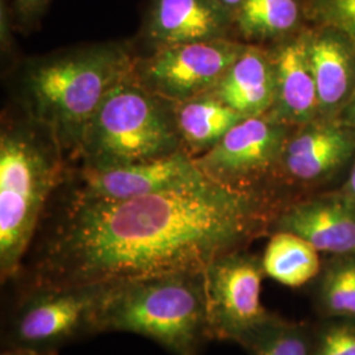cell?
<instances>
[{"label": "cell", "mask_w": 355, "mask_h": 355, "mask_svg": "<svg viewBox=\"0 0 355 355\" xmlns=\"http://www.w3.org/2000/svg\"><path fill=\"white\" fill-rule=\"evenodd\" d=\"M272 216L265 193L212 180L121 202L83 200L57 187L12 282L20 291L203 272L243 249Z\"/></svg>", "instance_id": "cell-1"}, {"label": "cell", "mask_w": 355, "mask_h": 355, "mask_svg": "<svg viewBox=\"0 0 355 355\" xmlns=\"http://www.w3.org/2000/svg\"><path fill=\"white\" fill-rule=\"evenodd\" d=\"M135 58L125 42H99L54 53L26 66V114L46 128L67 165L104 98L130 76Z\"/></svg>", "instance_id": "cell-2"}, {"label": "cell", "mask_w": 355, "mask_h": 355, "mask_svg": "<svg viewBox=\"0 0 355 355\" xmlns=\"http://www.w3.org/2000/svg\"><path fill=\"white\" fill-rule=\"evenodd\" d=\"M67 162L51 132L28 114L0 133V277L12 282Z\"/></svg>", "instance_id": "cell-3"}, {"label": "cell", "mask_w": 355, "mask_h": 355, "mask_svg": "<svg viewBox=\"0 0 355 355\" xmlns=\"http://www.w3.org/2000/svg\"><path fill=\"white\" fill-rule=\"evenodd\" d=\"M148 337L173 355H199L209 341L203 272H178L110 284L99 333Z\"/></svg>", "instance_id": "cell-4"}, {"label": "cell", "mask_w": 355, "mask_h": 355, "mask_svg": "<svg viewBox=\"0 0 355 355\" xmlns=\"http://www.w3.org/2000/svg\"><path fill=\"white\" fill-rule=\"evenodd\" d=\"M179 152L183 145L175 103L144 89L130 73L91 117L73 162L107 168L152 162Z\"/></svg>", "instance_id": "cell-5"}, {"label": "cell", "mask_w": 355, "mask_h": 355, "mask_svg": "<svg viewBox=\"0 0 355 355\" xmlns=\"http://www.w3.org/2000/svg\"><path fill=\"white\" fill-rule=\"evenodd\" d=\"M110 284L38 287L17 291L6 346L57 353L64 345L101 334L99 321Z\"/></svg>", "instance_id": "cell-6"}, {"label": "cell", "mask_w": 355, "mask_h": 355, "mask_svg": "<svg viewBox=\"0 0 355 355\" xmlns=\"http://www.w3.org/2000/svg\"><path fill=\"white\" fill-rule=\"evenodd\" d=\"M262 261L239 249L216 258L203 270L209 340L245 345L275 315L262 303Z\"/></svg>", "instance_id": "cell-7"}, {"label": "cell", "mask_w": 355, "mask_h": 355, "mask_svg": "<svg viewBox=\"0 0 355 355\" xmlns=\"http://www.w3.org/2000/svg\"><path fill=\"white\" fill-rule=\"evenodd\" d=\"M245 48L229 38L162 48L135 58L132 76L162 99L186 102L215 89Z\"/></svg>", "instance_id": "cell-8"}, {"label": "cell", "mask_w": 355, "mask_h": 355, "mask_svg": "<svg viewBox=\"0 0 355 355\" xmlns=\"http://www.w3.org/2000/svg\"><path fill=\"white\" fill-rule=\"evenodd\" d=\"M209 179L186 152L136 165L107 168L66 167L58 189L92 202H121L171 191L190 190Z\"/></svg>", "instance_id": "cell-9"}, {"label": "cell", "mask_w": 355, "mask_h": 355, "mask_svg": "<svg viewBox=\"0 0 355 355\" xmlns=\"http://www.w3.org/2000/svg\"><path fill=\"white\" fill-rule=\"evenodd\" d=\"M287 139V124L270 114L246 117L193 161L217 184L261 192L253 183L279 164Z\"/></svg>", "instance_id": "cell-10"}, {"label": "cell", "mask_w": 355, "mask_h": 355, "mask_svg": "<svg viewBox=\"0 0 355 355\" xmlns=\"http://www.w3.org/2000/svg\"><path fill=\"white\" fill-rule=\"evenodd\" d=\"M233 16L217 0H150L141 36L154 51L228 38Z\"/></svg>", "instance_id": "cell-11"}, {"label": "cell", "mask_w": 355, "mask_h": 355, "mask_svg": "<svg viewBox=\"0 0 355 355\" xmlns=\"http://www.w3.org/2000/svg\"><path fill=\"white\" fill-rule=\"evenodd\" d=\"M274 227L304 239L318 252L355 254V200L347 195L290 205L277 215Z\"/></svg>", "instance_id": "cell-12"}, {"label": "cell", "mask_w": 355, "mask_h": 355, "mask_svg": "<svg viewBox=\"0 0 355 355\" xmlns=\"http://www.w3.org/2000/svg\"><path fill=\"white\" fill-rule=\"evenodd\" d=\"M272 58L277 92L270 116L284 124L311 120L320 108L316 82L309 62L308 37L302 36L284 42Z\"/></svg>", "instance_id": "cell-13"}, {"label": "cell", "mask_w": 355, "mask_h": 355, "mask_svg": "<svg viewBox=\"0 0 355 355\" xmlns=\"http://www.w3.org/2000/svg\"><path fill=\"white\" fill-rule=\"evenodd\" d=\"M209 92L243 117L268 114L277 92L274 58L261 49L246 46Z\"/></svg>", "instance_id": "cell-14"}, {"label": "cell", "mask_w": 355, "mask_h": 355, "mask_svg": "<svg viewBox=\"0 0 355 355\" xmlns=\"http://www.w3.org/2000/svg\"><path fill=\"white\" fill-rule=\"evenodd\" d=\"M354 146V137L343 128L313 125L287 139L280 164L288 177L311 182L343 165Z\"/></svg>", "instance_id": "cell-15"}, {"label": "cell", "mask_w": 355, "mask_h": 355, "mask_svg": "<svg viewBox=\"0 0 355 355\" xmlns=\"http://www.w3.org/2000/svg\"><path fill=\"white\" fill-rule=\"evenodd\" d=\"M175 114L183 152L192 158L211 150L232 128L246 119L212 92L175 103Z\"/></svg>", "instance_id": "cell-16"}, {"label": "cell", "mask_w": 355, "mask_h": 355, "mask_svg": "<svg viewBox=\"0 0 355 355\" xmlns=\"http://www.w3.org/2000/svg\"><path fill=\"white\" fill-rule=\"evenodd\" d=\"M308 54L318 89V108L331 111L349 96L354 78L352 53L334 33L308 37Z\"/></svg>", "instance_id": "cell-17"}, {"label": "cell", "mask_w": 355, "mask_h": 355, "mask_svg": "<svg viewBox=\"0 0 355 355\" xmlns=\"http://www.w3.org/2000/svg\"><path fill=\"white\" fill-rule=\"evenodd\" d=\"M261 261L267 277L292 288L304 286L321 272L318 249L286 230L271 236Z\"/></svg>", "instance_id": "cell-18"}, {"label": "cell", "mask_w": 355, "mask_h": 355, "mask_svg": "<svg viewBox=\"0 0 355 355\" xmlns=\"http://www.w3.org/2000/svg\"><path fill=\"white\" fill-rule=\"evenodd\" d=\"M300 20L297 0H243L233 17L243 37L268 40L287 36Z\"/></svg>", "instance_id": "cell-19"}, {"label": "cell", "mask_w": 355, "mask_h": 355, "mask_svg": "<svg viewBox=\"0 0 355 355\" xmlns=\"http://www.w3.org/2000/svg\"><path fill=\"white\" fill-rule=\"evenodd\" d=\"M318 302L333 318L355 320V254L343 255L325 268L318 283Z\"/></svg>", "instance_id": "cell-20"}, {"label": "cell", "mask_w": 355, "mask_h": 355, "mask_svg": "<svg viewBox=\"0 0 355 355\" xmlns=\"http://www.w3.org/2000/svg\"><path fill=\"white\" fill-rule=\"evenodd\" d=\"M243 347L249 355H313V343L303 325L271 318Z\"/></svg>", "instance_id": "cell-21"}, {"label": "cell", "mask_w": 355, "mask_h": 355, "mask_svg": "<svg viewBox=\"0 0 355 355\" xmlns=\"http://www.w3.org/2000/svg\"><path fill=\"white\" fill-rule=\"evenodd\" d=\"M313 355H355V325L343 321L320 330Z\"/></svg>", "instance_id": "cell-22"}, {"label": "cell", "mask_w": 355, "mask_h": 355, "mask_svg": "<svg viewBox=\"0 0 355 355\" xmlns=\"http://www.w3.org/2000/svg\"><path fill=\"white\" fill-rule=\"evenodd\" d=\"M311 4L322 21L355 41V0H311Z\"/></svg>", "instance_id": "cell-23"}, {"label": "cell", "mask_w": 355, "mask_h": 355, "mask_svg": "<svg viewBox=\"0 0 355 355\" xmlns=\"http://www.w3.org/2000/svg\"><path fill=\"white\" fill-rule=\"evenodd\" d=\"M51 0H13L12 11L21 26L36 24L45 13Z\"/></svg>", "instance_id": "cell-24"}, {"label": "cell", "mask_w": 355, "mask_h": 355, "mask_svg": "<svg viewBox=\"0 0 355 355\" xmlns=\"http://www.w3.org/2000/svg\"><path fill=\"white\" fill-rule=\"evenodd\" d=\"M1 355H57V353H40V352H35V350L21 349V347L6 346V350L1 353Z\"/></svg>", "instance_id": "cell-25"}, {"label": "cell", "mask_w": 355, "mask_h": 355, "mask_svg": "<svg viewBox=\"0 0 355 355\" xmlns=\"http://www.w3.org/2000/svg\"><path fill=\"white\" fill-rule=\"evenodd\" d=\"M228 12L232 13V16L234 17L236 12L239 11V8L241 7L243 0H217Z\"/></svg>", "instance_id": "cell-26"}, {"label": "cell", "mask_w": 355, "mask_h": 355, "mask_svg": "<svg viewBox=\"0 0 355 355\" xmlns=\"http://www.w3.org/2000/svg\"><path fill=\"white\" fill-rule=\"evenodd\" d=\"M347 196H350L355 200V166L352 171V175L349 178V182H347Z\"/></svg>", "instance_id": "cell-27"}, {"label": "cell", "mask_w": 355, "mask_h": 355, "mask_svg": "<svg viewBox=\"0 0 355 355\" xmlns=\"http://www.w3.org/2000/svg\"><path fill=\"white\" fill-rule=\"evenodd\" d=\"M346 116H347V120H349V121H350L353 125H355V98L354 101H353V103L350 104V107L347 108Z\"/></svg>", "instance_id": "cell-28"}]
</instances>
